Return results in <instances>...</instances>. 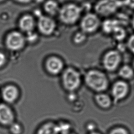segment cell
I'll list each match as a JSON object with an SVG mask.
<instances>
[{
  "label": "cell",
  "instance_id": "6da1fadb",
  "mask_svg": "<svg viewBox=\"0 0 134 134\" xmlns=\"http://www.w3.org/2000/svg\"><path fill=\"white\" fill-rule=\"evenodd\" d=\"M84 81L88 87L98 93L105 91L109 87V79L106 74L96 69L88 70L85 74Z\"/></svg>",
  "mask_w": 134,
  "mask_h": 134
},
{
  "label": "cell",
  "instance_id": "7a4b0ae2",
  "mask_svg": "<svg viewBox=\"0 0 134 134\" xmlns=\"http://www.w3.org/2000/svg\"><path fill=\"white\" fill-rule=\"evenodd\" d=\"M123 6H124V1H101L96 3L94 10L99 17H107L115 14Z\"/></svg>",
  "mask_w": 134,
  "mask_h": 134
},
{
  "label": "cell",
  "instance_id": "3957f363",
  "mask_svg": "<svg viewBox=\"0 0 134 134\" xmlns=\"http://www.w3.org/2000/svg\"><path fill=\"white\" fill-rule=\"evenodd\" d=\"M122 60L121 53L117 50L113 49L107 51L103 55L102 64L107 71L112 72L119 69Z\"/></svg>",
  "mask_w": 134,
  "mask_h": 134
},
{
  "label": "cell",
  "instance_id": "277c9868",
  "mask_svg": "<svg viewBox=\"0 0 134 134\" xmlns=\"http://www.w3.org/2000/svg\"><path fill=\"white\" fill-rule=\"evenodd\" d=\"M102 22L95 13L88 12L81 19L80 26L81 31L88 34H93L101 28Z\"/></svg>",
  "mask_w": 134,
  "mask_h": 134
},
{
  "label": "cell",
  "instance_id": "5b68a950",
  "mask_svg": "<svg viewBox=\"0 0 134 134\" xmlns=\"http://www.w3.org/2000/svg\"><path fill=\"white\" fill-rule=\"evenodd\" d=\"M59 18L66 24L71 25L76 23L80 18L82 9L76 4H68L59 11Z\"/></svg>",
  "mask_w": 134,
  "mask_h": 134
},
{
  "label": "cell",
  "instance_id": "8992f818",
  "mask_svg": "<svg viewBox=\"0 0 134 134\" xmlns=\"http://www.w3.org/2000/svg\"><path fill=\"white\" fill-rule=\"evenodd\" d=\"M63 83L64 88L67 91H75L80 87L81 84L80 74L74 69H67L63 76Z\"/></svg>",
  "mask_w": 134,
  "mask_h": 134
},
{
  "label": "cell",
  "instance_id": "52a82bcc",
  "mask_svg": "<svg viewBox=\"0 0 134 134\" xmlns=\"http://www.w3.org/2000/svg\"><path fill=\"white\" fill-rule=\"evenodd\" d=\"M15 115L10 105L0 103V125L9 127L15 122Z\"/></svg>",
  "mask_w": 134,
  "mask_h": 134
},
{
  "label": "cell",
  "instance_id": "ba28073f",
  "mask_svg": "<svg viewBox=\"0 0 134 134\" xmlns=\"http://www.w3.org/2000/svg\"><path fill=\"white\" fill-rule=\"evenodd\" d=\"M129 90V85L125 81L121 80L115 81L111 88V94L114 101L119 102L125 98Z\"/></svg>",
  "mask_w": 134,
  "mask_h": 134
},
{
  "label": "cell",
  "instance_id": "9c48e42d",
  "mask_svg": "<svg viewBox=\"0 0 134 134\" xmlns=\"http://www.w3.org/2000/svg\"><path fill=\"white\" fill-rule=\"evenodd\" d=\"M20 96L18 88L14 85H7L1 91L0 96L3 102L8 105L14 104L18 101Z\"/></svg>",
  "mask_w": 134,
  "mask_h": 134
},
{
  "label": "cell",
  "instance_id": "30bf717a",
  "mask_svg": "<svg viewBox=\"0 0 134 134\" xmlns=\"http://www.w3.org/2000/svg\"><path fill=\"white\" fill-rule=\"evenodd\" d=\"M25 42L24 37L18 32L10 33L8 35L6 40L7 47L12 51L20 50L24 46Z\"/></svg>",
  "mask_w": 134,
  "mask_h": 134
},
{
  "label": "cell",
  "instance_id": "8fae6325",
  "mask_svg": "<svg viewBox=\"0 0 134 134\" xmlns=\"http://www.w3.org/2000/svg\"><path fill=\"white\" fill-rule=\"evenodd\" d=\"M54 21L51 18L41 15L38 21V27L41 32L45 35L51 34L55 29Z\"/></svg>",
  "mask_w": 134,
  "mask_h": 134
},
{
  "label": "cell",
  "instance_id": "7c38bea8",
  "mask_svg": "<svg viewBox=\"0 0 134 134\" xmlns=\"http://www.w3.org/2000/svg\"><path fill=\"white\" fill-rule=\"evenodd\" d=\"M46 66L48 70L53 74H58L63 68L62 61L56 57H52L47 61Z\"/></svg>",
  "mask_w": 134,
  "mask_h": 134
},
{
  "label": "cell",
  "instance_id": "4fadbf2b",
  "mask_svg": "<svg viewBox=\"0 0 134 134\" xmlns=\"http://www.w3.org/2000/svg\"><path fill=\"white\" fill-rule=\"evenodd\" d=\"M36 134H58L57 125L52 121L45 122L38 127Z\"/></svg>",
  "mask_w": 134,
  "mask_h": 134
},
{
  "label": "cell",
  "instance_id": "5bb4252c",
  "mask_svg": "<svg viewBox=\"0 0 134 134\" xmlns=\"http://www.w3.org/2000/svg\"><path fill=\"white\" fill-rule=\"evenodd\" d=\"M95 100L98 106L103 109H107L112 105V100L107 94L99 93L95 96Z\"/></svg>",
  "mask_w": 134,
  "mask_h": 134
},
{
  "label": "cell",
  "instance_id": "9a60e30c",
  "mask_svg": "<svg viewBox=\"0 0 134 134\" xmlns=\"http://www.w3.org/2000/svg\"><path fill=\"white\" fill-rule=\"evenodd\" d=\"M35 25L34 19L30 15H25L21 18L19 26L22 30L29 33L32 32Z\"/></svg>",
  "mask_w": 134,
  "mask_h": 134
},
{
  "label": "cell",
  "instance_id": "2e32d148",
  "mask_svg": "<svg viewBox=\"0 0 134 134\" xmlns=\"http://www.w3.org/2000/svg\"><path fill=\"white\" fill-rule=\"evenodd\" d=\"M118 75L124 80H131L134 76V69L131 66L125 65L120 66L118 70Z\"/></svg>",
  "mask_w": 134,
  "mask_h": 134
},
{
  "label": "cell",
  "instance_id": "e0dca14e",
  "mask_svg": "<svg viewBox=\"0 0 134 134\" xmlns=\"http://www.w3.org/2000/svg\"><path fill=\"white\" fill-rule=\"evenodd\" d=\"M119 25H121L118 20L108 19L102 23L101 27L105 34H111L114 29Z\"/></svg>",
  "mask_w": 134,
  "mask_h": 134
},
{
  "label": "cell",
  "instance_id": "ac0fdd59",
  "mask_svg": "<svg viewBox=\"0 0 134 134\" xmlns=\"http://www.w3.org/2000/svg\"><path fill=\"white\" fill-rule=\"evenodd\" d=\"M111 34L116 40L122 41L126 37V32L122 26L119 25L114 29Z\"/></svg>",
  "mask_w": 134,
  "mask_h": 134
},
{
  "label": "cell",
  "instance_id": "d6986e66",
  "mask_svg": "<svg viewBox=\"0 0 134 134\" xmlns=\"http://www.w3.org/2000/svg\"><path fill=\"white\" fill-rule=\"evenodd\" d=\"M44 8L47 12L52 15L55 14L58 11V4L54 1H50L46 3Z\"/></svg>",
  "mask_w": 134,
  "mask_h": 134
},
{
  "label": "cell",
  "instance_id": "ffe728a7",
  "mask_svg": "<svg viewBox=\"0 0 134 134\" xmlns=\"http://www.w3.org/2000/svg\"><path fill=\"white\" fill-rule=\"evenodd\" d=\"M9 131L11 134H22L23 132L22 125L18 122H14L9 126Z\"/></svg>",
  "mask_w": 134,
  "mask_h": 134
},
{
  "label": "cell",
  "instance_id": "44dd1931",
  "mask_svg": "<svg viewBox=\"0 0 134 134\" xmlns=\"http://www.w3.org/2000/svg\"><path fill=\"white\" fill-rule=\"evenodd\" d=\"M87 35L82 31L79 32L74 36V42L77 44L83 43L87 40Z\"/></svg>",
  "mask_w": 134,
  "mask_h": 134
},
{
  "label": "cell",
  "instance_id": "7402d4cb",
  "mask_svg": "<svg viewBox=\"0 0 134 134\" xmlns=\"http://www.w3.org/2000/svg\"><path fill=\"white\" fill-rule=\"evenodd\" d=\"M126 46L127 48L134 54V34L131 35L127 41Z\"/></svg>",
  "mask_w": 134,
  "mask_h": 134
},
{
  "label": "cell",
  "instance_id": "603a6c76",
  "mask_svg": "<svg viewBox=\"0 0 134 134\" xmlns=\"http://www.w3.org/2000/svg\"><path fill=\"white\" fill-rule=\"evenodd\" d=\"M109 134H129L125 129L121 127H118L112 129Z\"/></svg>",
  "mask_w": 134,
  "mask_h": 134
},
{
  "label": "cell",
  "instance_id": "cb8c5ba5",
  "mask_svg": "<svg viewBox=\"0 0 134 134\" xmlns=\"http://www.w3.org/2000/svg\"><path fill=\"white\" fill-rule=\"evenodd\" d=\"M6 61V57L4 54L0 52V68L2 67L5 64Z\"/></svg>",
  "mask_w": 134,
  "mask_h": 134
},
{
  "label": "cell",
  "instance_id": "d4e9b609",
  "mask_svg": "<svg viewBox=\"0 0 134 134\" xmlns=\"http://www.w3.org/2000/svg\"><path fill=\"white\" fill-rule=\"evenodd\" d=\"M124 6H127L132 9H134V1H124Z\"/></svg>",
  "mask_w": 134,
  "mask_h": 134
},
{
  "label": "cell",
  "instance_id": "484cf974",
  "mask_svg": "<svg viewBox=\"0 0 134 134\" xmlns=\"http://www.w3.org/2000/svg\"><path fill=\"white\" fill-rule=\"evenodd\" d=\"M131 24L132 26V28L134 30V15L132 18L131 20Z\"/></svg>",
  "mask_w": 134,
  "mask_h": 134
},
{
  "label": "cell",
  "instance_id": "4316f807",
  "mask_svg": "<svg viewBox=\"0 0 134 134\" xmlns=\"http://www.w3.org/2000/svg\"><path fill=\"white\" fill-rule=\"evenodd\" d=\"M90 134H101L99 132H97L92 131L90 133Z\"/></svg>",
  "mask_w": 134,
  "mask_h": 134
},
{
  "label": "cell",
  "instance_id": "83f0119b",
  "mask_svg": "<svg viewBox=\"0 0 134 134\" xmlns=\"http://www.w3.org/2000/svg\"><path fill=\"white\" fill-rule=\"evenodd\" d=\"M132 66L133 69H134V59H133V61H132Z\"/></svg>",
  "mask_w": 134,
  "mask_h": 134
},
{
  "label": "cell",
  "instance_id": "f1b7e54d",
  "mask_svg": "<svg viewBox=\"0 0 134 134\" xmlns=\"http://www.w3.org/2000/svg\"><path fill=\"white\" fill-rule=\"evenodd\" d=\"M66 134H75L74 132H72L71 131L70 132H69V133H67Z\"/></svg>",
  "mask_w": 134,
  "mask_h": 134
}]
</instances>
